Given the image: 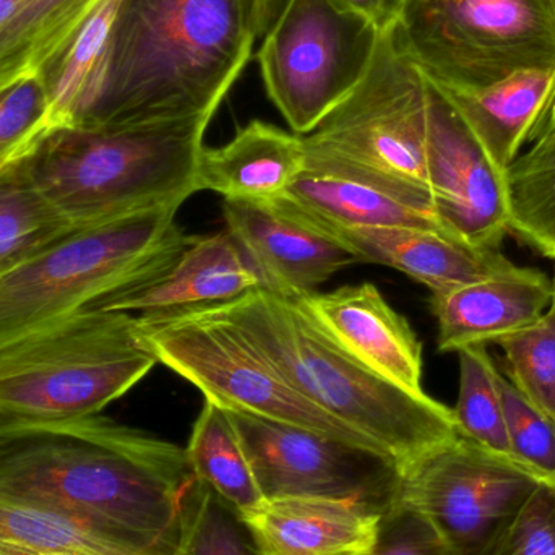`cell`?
<instances>
[{
  "label": "cell",
  "mask_w": 555,
  "mask_h": 555,
  "mask_svg": "<svg viewBox=\"0 0 555 555\" xmlns=\"http://www.w3.org/2000/svg\"><path fill=\"white\" fill-rule=\"evenodd\" d=\"M554 106H555V103H554ZM554 106H553V107H554ZM553 107H551V109H553ZM547 114H550V113H547Z\"/></svg>",
  "instance_id": "cell-42"
},
{
  "label": "cell",
  "mask_w": 555,
  "mask_h": 555,
  "mask_svg": "<svg viewBox=\"0 0 555 555\" xmlns=\"http://www.w3.org/2000/svg\"><path fill=\"white\" fill-rule=\"evenodd\" d=\"M269 202L345 247L359 263L390 267L429 287L430 293L495 275L515 266L501 249L469 246L442 231L403 227H338L317 220L281 198Z\"/></svg>",
  "instance_id": "cell-15"
},
{
  "label": "cell",
  "mask_w": 555,
  "mask_h": 555,
  "mask_svg": "<svg viewBox=\"0 0 555 555\" xmlns=\"http://www.w3.org/2000/svg\"><path fill=\"white\" fill-rule=\"evenodd\" d=\"M287 3L289 0H256L257 41L266 38L267 33L275 26Z\"/></svg>",
  "instance_id": "cell-37"
},
{
  "label": "cell",
  "mask_w": 555,
  "mask_h": 555,
  "mask_svg": "<svg viewBox=\"0 0 555 555\" xmlns=\"http://www.w3.org/2000/svg\"><path fill=\"white\" fill-rule=\"evenodd\" d=\"M485 555H555V482L538 485Z\"/></svg>",
  "instance_id": "cell-34"
},
{
  "label": "cell",
  "mask_w": 555,
  "mask_h": 555,
  "mask_svg": "<svg viewBox=\"0 0 555 555\" xmlns=\"http://www.w3.org/2000/svg\"><path fill=\"white\" fill-rule=\"evenodd\" d=\"M214 117L54 130L23 159L72 223H103L197 194L195 172Z\"/></svg>",
  "instance_id": "cell-4"
},
{
  "label": "cell",
  "mask_w": 555,
  "mask_h": 555,
  "mask_svg": "<svg viewBox=\"0 0 555 555\" xmlns=\"http://www.w3.org/2000/svg\"><path fill=\"white\" fill-rule=\"evenodd\" d=\"M201 488L185 449L100 414L0 423V498L135 555L178 554Z\"/></svg>",
  "instance_id": "cell-1"
},
{
  "label": "cell",
  "mask_w": 555,
  "mask_h": 555,
  "mask_svg": "<svg viewBox=\"0 0 555 555\" xmlns=\"http://www.w3.org/2000/svg\"><path fill=\"white\" fill-rule=\"evenodd\" d=\"M382 31L332 0H289L257 61L267 94L297 135L312 132L362 80Z\"/></svg>",
  "instance_id": "cell-10"
},
{
  "label": "cell",
  "mask_w": 555,
  "mask_h": 555,
  "mask_svg": "<svg viewBox=\"0 0 555 555\" xmlns=\"http://www.w3.org/2000/svg\"><path fill=\"white\" fill-rule=\"evenodd\" d=\"M512 460L541 481L555 482V420L499 375Z\"/></svg>",
  "instance_id": "cell-32"
},
{
  "label": "cell",
  "mask_w": 555,
  "mask_h": 555,
  "mask_svg": "<svg viewBox=\"0 0 555 555\" xmlns=\"http://www.w3.org/2000/svg\"><path fill=\"white\" fill-rule=\"evenodd\" d=\"M101 0H22L0 31V90L33 75L51 77Z\"/></svg>",
  "instance_id": "cell-24"
},
{
  "label": "cell",
  "mask_w": 555,
  "mask_h": 555,
  "mask_svg": "<svg viewBox=\"0 0 555 555\" xmlns=\"http://www.w3.org/2000/svg\"><path fill=\"white\" fill-rule=\"evenodd\" d=\"M306 168L302 135L250 120L218 149L202 150L195 184L224 201L269 202L280 197Z\"/></svg>",
  "instance_id": "cell-20"
},
{
  "label": "cell",
  "mask_w": 555,
  "mask_h": 555,
  "mask_svg": "<svg viewBox=\"0 0 555 555\" xmlns=\"http://www.w3.org/2000/svg\"><path fill=\"white\" fill-rule=\"evenodd\" d=\"M223 218L262 287L281 296L313 293L339 270L359 263L345 247L272 202L224 201Z\"/></svg>",
  "instance_id": "cell-16"
},
{
  "label": "cell",
  "mask_w": 555,
  "mask_h": 555,
  "mask_svg": "<svg viewBox=\"0 0 555 555\" xmlns=\"http://www.w3.org/2000/svg\"><path fill=\"white\" fill-rule=\"evenodd\" d=\"M176 555H267L247 521L202 485Z\"/></svg>",
  "instance_id": "cell-33"
},
{
  "label": "cell",
  "mask_w": 555,
  "mask_h": 555,
  "mask_svg": "<svg viewBox=\"0 0 555 555\" xmlns=\"http://www.w3.org/2000/svg\"><path fill=\"white\" fill-rule=\"evenodd\" d=\"M179 208L159 205L77 228L0 276V351L104 294L166 272L192 240L176 221Z\"/></svg>",
  "instance_id": "cell-5"
},
{
  "label": "cell",
  "mask_w": 555,
  "mask_h": 555,
  "mask_svg": "<svg viewBox=\"0 0 555 555\" xmlns=\"http://www.w3.org/2000/svg\"><path fill=\"white\" fill-rule=\"evenodd\" d=\"M460 361V390L453 421L460 436L501 455L511 456L499 371L488 346H473L456 352ZM512 459V456H511Z\"/></svg>",
  "instance_id": "cell-28"
},
{
  "label": "cell",
  "mask_w": 555,
  "mask_h": 555,
  "mask_svg": "<svg viewBox=\"0 0 555 555\" xmlns=\"http://www.w3.org/2000/svg\"><path fill=\"white\" fill-rule=\"evenodd\" d=\"M495 346L504 352L512 385L555 420V299L537 322Z\"/></svg>",
  "instance_id": "cell-30"
},
{
  "label": "cell",
  "mask_w": 555,
  "mask_h": 555,
  "mask_svg": "<svg viewBox=\"0 0 555 555\" xmlns=\"http://www.w3.org/2000/svg\"><path fill=\"white\" fill-rule=\"evenodd\" d=\"M332 2L369 20L384 33L397 23L404 0H332Z\"/></svg>",
  "instance_id": "cell-36"
},
{
  "label": "cell",
  "mask_w": 555,
  "mask_h": 555,
  "mask_svg": "<svg viewBox=\"0 0 555 555\" xmlns=\"http://www.w3.org/2000/svg\"><path fill=\"white\" fill-rule=\"evenodd\" d=\"M36 185L25 159L0 168V276L77 230Z\"/></svg>",
  "instance_id": "cell-25"
},
{
  "label": "cell",
  "mask_w": 555,
  "mask_h": 555,
  "mask_svg": "<svg viewBox=\"0 0 555 555\" xmlns=\"http://www.w3.org/2000/svg\"><path fill=\"white\" fill-rule=\"evenodd\" d=\"M540 137H555V106L547 114L546 119L541 124L540 129L534 133L533 139L530 140V143L533 140L540 139Z\"/></svg>",
  "instance_id": "cell-39"
},
{
  "label": "cell",
  "mask_w": 555,
  "mask_h": 555,
  "mask_svg": "<svg viewBox=\"0 0 555 555\" xmlns=\"http://www.w3.org/2000/svg\"><path fill=\"white\" fill-rule=\"evenodd\" d=\"M505 171L508 233L555 262V137H540Z\"/></svg>",
  "instance_id": "cell-27"
},
{
  "label": "cell",
  "mask_w": 555,
  "mask_h": 555,
  "mask_svg": "<svg viewBox=\"0 0 555 555\" xmlns=\"http://www.w3.org/2000/svg\"><path fill=\"white\" fill-rule=\"evenodd\" d=\"M256 0H124L85 127L217 114L253 57Z\"/></svg>",
  "instance_id": "cell-2"
},
{
  "label": "cell",
  "mask_w": 555,
  "mask_h": 555,
  "mask_svg": "<svg viewBox=\"0 0 555 555\" xmlns=\"http://www.w3.org/2000/svg\"><path fill=\"white\" fill-rule=\"evenodd\" d=\"M124 0H101L49 77V133L85 127L106 90L111 42Z\"/></svg>",
  "instance_id": "cell-23"
},
{
  "label": "cell",
  "mask_w": 555,
  "mask_h": 555,
  "mask_svg": "<svg viewBox=\"0 0 555 555\" xmlns=\"http://www.w3.org/2000/svg\"><path fill=\"white\" fill-rule=\"evenodd\" d=\"M22 0H0V31L10 22Z\"/></svg>",
  "instance_id": "cell-38"
},
{
  "label": "cell",
  "mask_w": 555,
  "mask_h": 555,
  "mask_svg": "<svg viewBox=\"0 0 555 555\" xmlns=\"http://www.w3.org/2000/svg\"><path fill=\"white\" fill-rule=\"evenodd\" d=\"M276 198L338 227L426 228L446 233L429 195L310 159H306V168L289 189Z\"/></svg>",
  "instance_id": "cell-19"
},
{
  "label": "cell",
  "mask_w": 555,
  "mask_h": 555,
  "mask_svg": "<svg viewBox=\"0 0 555 555\" xmlns=\"http://www.w3.org/2000/svg\"><path fill=\"white\" fill-rule=\"evenodd\" d=\"M541 479L456 434L403 472L401 502L420 512L453 555H485Z\"/></svg>",
  "instance_id": "cell-12"
},
{
  "label": "cell",
  "mask_w": 555,
  "mask_h": 555,
  "mask_svg": "<svg viewBox=\"0 0 555 555\" xmlns=\"http://www.w3.org/2000/svg\"><path fill=\"white\" fill-rule=\"evenodd\" d=\"M436 88L505 172L555 103V70L520 72L479 90Z\"/></svg>",
  "instance_id": "cell-22"
},
{
  "label": "cell",
  "mask_w": 555,
  "mask_h": 555,
  "mask_svg": "<svg viewBox=\"0 0 555 555\" xmlns=\"http://www.w3.org/2000/svg\"><path fill=\"white\" fill-rule=\"evenodd\" d=\"M135 555L62 515L0 498V553Z\"/></svg>",
  "instance_id": "cell-29"
},
{
  "label": "cell",
  "mask_w": 555,
  "mask_h": 555,
  "mask_svg": "<svg viewBox=\"0 0 555 555\" xmlns=\"http://www.w3.org/2000/svg\"><path fill=\"white\" fill-rule=\"evenodd\" d=\"M427 178L446 233L469 246L501 249L508 234L505 172L430 81Z\"/></svg>",
  "instance_id": "cell-13"
},
{
  "label": "cell",
  "mask_w": 555,
  "mask_h": 555,
  "mask_svg": "<svg viewBox=\"0 0 555 555\" xmlns=\"http://www.w3.org/2000/svg\"><path fill=\"white\" fill-rule=\"evenodd\" d=\"M135 328L140 345L158 364L223 410L256 414L384 452L300 397L233 328L204 310L135 315Z\"/></svg>",
  "instance_id": "cell-9"
},
{
  "label": "cell",
  "mask_w": 555,
  "mask_h": 555,
  "mask_svg": "<svg viewBox=\"0 0 555 555\" xmlns=\"http://www.w3.org/2000/svg\"><path fill=\"white\" fill-rule=\"evenodd\" d=\"M224 411L266 501L330 499L380 515L401 501L403 468L393 456L293 424Z\"/></svg>",
  "instance_id": "cell-11"
},
{
  "label": "cell",
  "mask_w": 555,
  "mask_h": 555,
  "mask_svg": "<svg viewBox=\"0 0 555 555\" xmlns=\"http://www.w3.org/2000/svg\"><path fill=\"white\" fill-rule=\"evenodd\" d=\"M427 114L429 81L391 26L382 33L371 67L354 90L302 135L306 159L430 197Z\"/></svg>",
  "instance_id": "cell-8"
},
{
  "label": "cell",
  "mask_w": 555,
  "mask_h": 555,
  "mask_svg": "<svg viewBox=\"0 0 555 555\" xmlns=\"http://www.w3.org/2000/svg\"><path fill=\"white\" fill-rule=\"evenodd\" d=\"M361 555H453L433 525L410 505L398 502L385 512L371 550Z\"/></svg>",
  "instance_id": "cell-35"
},
{
  "label": "cell",
  "mask_w": 555,
  "mask_h": 555,
  "mask_svg": "<svg viewBox=\"0 0 555 555\" xmlns=\"http://www.w3.org/2000/svg\"><path fill=\"white\" fill-rule=\"evenodd\" d=\"M197 309L233 328L300 397L393 456L403 472L459 434L452 408L346 354L286 296L260 286Z\"/></svg>",
  "instance_id": "cell-3"
},
{
  "label": "cell",
  "mask_w": 555,
  "mask_h": 555,
  "mask_svg": "<svg viewBox=\"0 0 555 555\" xmlns=\"http://www.w3.org/2000/svg\"><path fill=\"white\" fill-rule=\"evenodd\" d=\"M49 133V77L33 75L0 90V168L18 162Z\"/></svg>",
  "instance_id": "cell-31"
},
{
  "label": "cell",
  "mask_w": 555,
  "mask_h": 555,
  "mask_svg": "<svg viewBox=\"0 0 555 555\" xmlns=\"http://www.w3.org/2000/svg\"><path fill=\"white\" fill-rule=\"evenodd\" d=\"M262 286V278L227 230L192 236L162 275L104 294L81 310L145 315L218 306Z\"/></svg>",
  "instance_id": "cell-17"
},
{
  "label": "cell",
  "mask_w": 555,
  "mask_h": 555,
  "mask_svg": "<svg viewBox=\"0 0 555 555\" xmlns=\"http://www.w3.org/2000/svg\"><path fill=\"white\" fill-rule=\"evenodd\" d=\"M185 453L198 481L241 517H249L266 504L243 443L223 408L205 400Z\"/></svg>",
  "instance_id": "cell-26"
},
{
  "label": "cell",
  "mask_w": 555,
  "mask_h": 555,
  "mask_svg": "<svg viewBox=\"0 0 555 555\" xmlns=\"http://www.w3.org/2000/svg\"><path fill=\"white\" fill-rule=\"evenodd\" d=\"M554 299L553 278L514 266L495 275L430 293L437 348L489 346L537 322Z\"/></svg>",
  "instance_id": "cell-18"
},
{
  "label": "cell",
  "mask_w": 555,
  "mask_h": 555,
  "mask_svg": "<svg viewBox=\"0 0 555 555\" xmlns=\"http://www.w3.org/2000/svg\"><path fill=\"white\" fill-rule=\"evenodd\" d=\"M0 555H98V554L85 553V551H64V553H46V554H35V553H0Z\"/></svg>",
  "instance_id": "cell-40"
},
{
  "label": "cell",
  "mask_w": 555,
  "mask_h": 555,
  "mask_svg": "<svg viewBox=\"0 0 555 555\" xmlns=\"http://www.w3.org/2000/svg\"><path fill=\"white\" fill-rule=\"evenodd\" d=\"M156 364L135 315L78 310L0 351V423L96 416Z\"/></svg>",
  "instance_id": "cell-6"
},
{
  "label": "cell",
  "mask_w": 555,
  "mask_h": 555,
  "mask_svg": "<svg viewBox=\"0 0 555 555\" xmlns=\"http://www.w3.org/2000/svg\"><path fill=\"white\" fill-rule=\"evenodd\" d=\"M339 349L413 393H424L423 345L372 283L286 296Z\"/></svg>",
  "instance_id": "cell-14"
},
{
  "label": "cell",
  "mask_w": 555,
  "mask_h": 555,
  "mask_svg": "<svg viewBox=\"0 0 555 555\" xmlns=\"http://www.w3.org/2000/svg\"><path fill=\"white\" fill-rule=\"evenodd\" d=\"M393 31L424 77L446 90L555 70V0H404Z\"/></svg>",
  "instance_id": "cell-7"
},
{
  "label": "cell",
  "mask_w": 555,
  "mask_h": 555,
  "mask_svg": "<svg viewBox=\"0 0 555 555\" xmlns=\"http://www.w3.org/2000/svg\"><path fill=\"white\" fill-rule=\"evenodd\" d=\"M380 517L351 502L291 498L267 501L244 520L267 555H361Z\"/></svg>",
  "instance_id": "cell-21"
},
{
  "label": "cell",
  "mask_w": 555,
  "mask_h": 555,
  "mask_svg": "<svg viewBox=\"0 0 555 555\" xmlns=\"http://www.w3.org/2000/svg\"><path fill=\"white\" fill-rule=\"evenodd\" d=\"M553 284H554V299H555V269H554Z\"/></svg>",
  "instance_id": "cell-41"
}]
</instances>
